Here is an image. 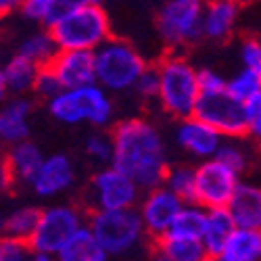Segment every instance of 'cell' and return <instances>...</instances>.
Instances as JSON below:
<instances>
[{"mask_svg":"<svg viewBox=\"0 0 261 261\" xmlns=\"http://www.w3.org/2000/svg\"><path fill=\"white\" fill-rule=\"evenodd\" d=\"M111 165L132 180L140 190L163 184L167 155L157 127L140 117H127L113 125Z\"/></svg>","mask_w":261,"mask_h":261,"instance_id":"1","label":"cell"},{"mask_svg":"<svg viewBox=\"0 0 261 261\" xmlns=\"http://www.w3.org/2000/svg\"><path fill=\"white\" fill-rule=\"evenodd\" d=\"M157 100L165 113L176 119L190 117L194 111V102L199 98L197 69L180 57L167 55L157 65Z\"/></svg>","mask_w":261,"mask_h":261,"instance_id":"2","label":"cell"},{"mask_svg":"<svg viewBox=\"0 0 261 261\" xmlns=\"http://www.w3.org/2000/svg\"><path fill=\"white\" fill-rule=\"evenodd\" d=\"M48 32L59 50H94L111 36V19L100 5L92 3L59 17Z\"/></svg>","mask_w":261,"mask_h":261,"instance_id":"3","label":"cell"},{"mask_svg":"<svg viewBox=\"0 0 261 261\" xmlns=\"http://www.w3.org/2000/svg\"><path fill=\"white\" fill-rule=\"evenodd\" d=\"M144 67L146 63L140 53L125 40L109 36L94 48V80L105 90L123 92L134 88V82Z\"/></svg>","mask_w":261,"mask_h":261,"instance_id":"4","label":"cell"},{"mask_svg":"<svg viewBox=\"0 0 261 261\" xmlns=\"http://www.w3.org/2000/svg\"><path fill=\"white\" fill-rule=\"evenodd\" d=\"M50 115L67 125L75 123H92L105 125L113 115V105L107 90L94 84H86L80 88H65L48 98Z\"/></svg>","mask_w":261,"mask_h":261,"instance_id":"5","label":"cell"},{"mask_svg":"<svg viewBox=\"0 0 261 261\" xmlns=\"http://www.w3.org/2000/svg\"><path fill=\"white\" fill-rule=\"evenodd\" d=\"M90 232L94 234L100 249L109 255H123L132 251L140 238L144 236V228L138 211L132 207L125 209H96L88 222Z\"/></svg>","mask_w":261,"mask_h":261,"instance_id":"6","label":"cell"},{"mask_svg":"<svg viewBox=\"0 0 261 261\" xmlns=\"http://www.w3.org/2000/svg\"><path fill=\"white\" fill-rule=\"evenodd\" d=\"M203 3L205 0H163L155 17V25L169 50H180L203 38Z\"/></svg>","mask_w":261,"mask_h":261,"instance_id":"7","label":"cell"},{"mask_svg":"<svg viewBox=\"0 0 261 261\" xmlns=\"http://www.w3.org/2000/svg\"><path fill=\"white\" fill-rule=\"evenodd\" d=\"M192 115L215 127L224 138H241L247 134L243 100L232 96L226 86L220 90L199 92Z\"/></svg>","mask_w":261,"mask_h":261,"instance_id":"8","label":"cell"},{"mask_svg":"<svg viewBox=\"0 0 261 261\" xmlns=\"http://www.w3.org/2000/svg\"><path fill=\"white\" fill-rule=\"evenodd\" d=\"M82 226V215L77 209L69 205H57L40 211L36 230L30 236V249L32 253L40 255H57L59 249L67 243V238Z\"/></svg>","mask_w":261,"mask_h":261,"instance_id":"9","label":"cell"},{"mask_svg":"<svg viewBox=\"0 0 261 261\" xmlns=\"http://www.w3.org/2000/svg\"><path fill=\"white\" fill-rule=\"evenodd\" d=\"M241 176L217 159L209 157L194 169V199L192 203H199L205 209L226 207L232 192L236 190Z\"/></svg>","mask_w":261,"mask_h":261,"instance_id":"10","label":"cell"},{"mask_svg":"<svg viewBox=\"0 0 261 261\" xmlns=\"http://www.w3.org/2000/svg\"><path fill=\"white\" fill-rule=\"evenodd\" d=\"M140 188L125 173L113 165L100 169L90 182V201L96 209H125L134 207Z\"/></svg>","mask_w":261,"mask_h":261,"instance_id":"11","label":"cell"},{"mask_svg":"<svg viewBox=\"0 0 261 261\" xmlns=\"http://www.w3.org/2000/svg\"><path fill=\"white\" fill-rule=\"evenodd\" d=\"M182 199H178L169 188H165L163 184L146 190V197L142 199L140 205V222L144 232L153 238H159L161 234H165L171 226V220L176 217L178 209L182 207Z\"/></svg>","mask_w":261,"mask_h":261,"instance_id":"12","label":"cell"},{"mask_svg":"<svg viewBox=\"0 0 261 261\" xmlns=\"http://www.w3.org/2000/svg\"><path fill=\"white\" fill-rule=\"evenodd\" d=\"M55 73L61 88H80L86 84H94V50H57L46 63Z\"/></svg>","mask_w":261,"mask_h":261,"instance_id":"13","label":"cell"},{"mask_svg":"<svg viewBox=\"0 0 261 261\" xmlns=\"http://www.w3.org/2000/svg\"><path fill=\"white\" fill-rule=\"evenodd\" d=\"M73 163L67 155H50L42 159L30 184L40 197H57L73 184Z\"/></svg>","mask_w":261,"mask_h":261,"instance_id":"14","label":"cell"},{"mask_svg":"<svg viewBox=\"0 0 261 261\" xmlns=\"http://www.w3.org/2000/svg\"><path fill=\"white\" fill-rule=\"evenodd\" d=\"M176 140L192 157L209 159V157L215 155V150L220 148L224 136L217 132L215 127H211L209 123L190 115V117L182 119L178 132H176Z\"/></svg>","mask_w":261,"mask_h":261,"instance_id":"15","label":"cell"},{"mask_svg":"<svg viewBox=\"0 0 261 261\" xmlns=\"http://www.w3.org/2000/svg\"><path fill=\"white\" fill-rule=\"evenodd\" d=\"M238 13H241L238 0H207V3H203V17H201L203 38L213 42L230 38L238 21Z\"/></svg>","mask_w":261,"mask_h":261,"instance_id":"16","label":"cell"},{"mask_svg":"<svg viewBox=\"0 0 261 261\" xmlns=\"http://www.w3.org/2000/svg\"><path fill=\"white\" fill-rule=\"evenodd\" d=\"M226 209H228L236 228L259 230V226H261V190L253 184L238 182Z\"/></svg>","mask_w":261,"mask_h":261,"instance_id":"17","label":"cell"},{"mask_svg":"<svg viewBox=\"0 0 261 261\" xmlns=\"http://www.w3.org/2000/svg\"><path fill=\"white\" fill-rule=\"evenodd\" d=\"M234 222L228 213L226 207H215V209H207V217H205V228L201 234V245L205 249V257L207 259H217L220 251L226 243V238L230 236V232L234 230Z\"/></svg>","mask_w":261,"mask_h":261,"instance_id":"18","label":"cell"},{"mask_svg":"<svg viewBox=\"0 0 261 261\" xmlns=\"http://www.w3.org/2000/svg\"><path fill=\"white\" fill-rule=\"evenodd\" d=\"M261 257V232L255 228H234L220 251L222 261H257Z\"/></svg>","mask_w":261,"mask_h":261,"instance_id":"19","label":"cell"},{"mask_svg":"<svg viewBox=\"0 0 261 261\" xmlns=\"http://www.w3.org/2000/svg\"><path fill=\"white\" fill-rule=\"evenodd\" d=\"M155 255L165 261H201L205 257V249L199 238H188L178 234H161L155 238Z\"/></svg>","mask_w":261,"mask_h":261,"instance_id":"20","label":"cell"},{"mask_svg":"<svg viewBox=\"0 0 261 261\" xmlns=\"http://www.w3.org/2000/svg\"><path fill=\"white\" fill-rule=\"evenodd\" d=\"M30 113L32 102L25 98L11 100L0 111V138L7 142H19L30 134Z\"/></svg>","mask_w":261,"mask_h":261,"instance_id":"21","label":"cell"},{"mask_svg":"<svg viewBox=\"0 0 261 261\" xmlns=\"http://www.w3.org/2000/svg\"><path fill=\"white\" fill-rule=\"evenodd\" d=\"M57 257L63 261H102V259H107V253L96 243L90 228L80 226L67 238V243L59 249Z\"/></svg>","mask_w":261,"mask_h":261,"instance_id":"22","label":"cell"},{"mask_svg":"<svg viewBox=\"0 0 261 261\" xmlns=\"http://www.w3.org/2000/svg\"><path fill=\"white\" fill-rule=\"evenodd\" d=\"M40 69V65L30 61L28 57L15 53L5 65H3V73L7 82V90L15 94H23L34 88V80Z\"/></svg>","mask_w":261,"mask_h":261,"instance_id":"23","label":"cell"},{"mask_svg":"<svg viewBox=\"0 0 261 261\" xmlns=\"http://www.w3.org/2000/svg\"><path fill=\"white\" fill-rule=\"evenodd\" d=\"M42 153H40V148L30 142V140H19V142H13V148H11V153L7 157L9 161V167L13 171V178L17 180H23V182H30L32 176L36 173L38 165L42 163Z\"/></svg>","mask_w":261,"mask_h":261,"instance_id":"24","label":"cell"},{"mask_svg":"<svg viewBox=\"0 0 261 261\" xmlns=\"http://www.w3.org/2000/svg\"><path fill=\"white\" fill-rule=\"evenodd\" d=\"M205 217H207V209L201 207L199 203H182L176 217L171 220V226L167 232L178 236H188V238H199L201 241Z\"/></svg>","mask_w":261,"mask_h":261,"instance_id":"25","label":"cell"},{"mask_svg":"<svg viewBox=\"0 0 261 261\" xmlns=\"http://www.w3.org/2000/svg\"><path fill=\"white\" fill-rule=\"evenodd\" d=\"M57 44L55 40L50 36V32H38V34H32L28 36L23 42L19 44L17 53L28 57L30 61H34L36 65H40V67H44V65L55 57L57 53Z\"/></svg>","mask_w":261,"mask_h":261,"instance_id":"26","label":"cell"},{"mask_svg":"<svg viewBox=\"0 0 261 261\" xmlns=\"http://www.w3.org/2000/svg\"><path fill=\"white\" fill-rule=\"evenodd\" d=\"M38 217H40V209H36V207H21V209L13 211L9 217H5L3 234L28 243L32 232L36 230Z\"/></svg>","mask_w":261,"mask_h":261,"instance_id":"27","label":"cell"},{"mask_svg":"<svg viewBox=\"0 0 261 261\" xmlns=\"http://www.w3.org/2000/svg\"><path fill=\"white\" fill-rule=\"evenodd\" d=\"M163 186L169 188L184 203H192L194 199V169L190 167H167Z\"/></svg>","mask_w":261,"mask_h":261,"instance_id":"28","label":"cell"},{"mask_svg":"<svg viewBox=\"0 0 261 261\" xmlns=\"http://www.w3.org/2000/svg\"><path fill=\"white\" fill-rule=\"evenodd\" d=\"M226 90L238 100H247L249 96L261 92V71L243 67L232 80H226Z\"/></svg>","mask_w":261,"mask_h":261,"instance_id":"29","label":"cell"},{"mask_svg":"<svg viewBox=\"0 0 261 261\" xmlns=\"http://www.w3.org/2000/svg\"><path fill=\"white\" fill-rule=\"evenodd\" d=\"M213 159H217L220 163H224L226 167H230L232 171H236L238 176H241V173L247 169V165H249V159L245 155V150L241 146H236L232 142H224V140H222L220 148L215 150Z\"/></svg>","mask_w":261,"mask_h":261,"instance_id":"30","label":"cell"},{"mask_svg":"<svg viewBox=\"0 0 261 261\" xmlns=\"http://www.w3.org/2000/svg\"><path fill=\"white\" fill-rule=\"evenodd\" d=\"M32 257V249L25 241L0 234V261H23Z\"/></svg>","mask_w":261,"mask_h":261,"instance_id":"31","label":"cell"},{"mask_svg":"<svg viewBox=\"0 0 261 261\" xmlns=\"http://www.w3.org/2000/svg\"><path fill=\"white\" fill-rule=\"evenodd\" d=\"M245 107V123H247V134L259 138L261 136V92L249 96L243 100Z\"/></svg>","mask_w":261,"mask_h":261,"instance_id":"32","label":"cell"},{"mask_svg":"<svg viewBox=\"0 0 261 261\" xmlns=\"http://www.w3.org/2000/svg\"><path fill=\"white\" fill-rule=\"evenodd\" d=\"M86 153L88 157H92L94 161H111V153H113V144L111 138L105 134H92L86 140Z\"/></svg>","mask_w":261,"mask_h":261,"instance_id":"33","label":"cell"},{"mask_svg":"<svg viewBox=\"0 0 261 261\" xmlns=\"http://www.w3.org/2000/svg\"><path fill=\"white\" fill-rule=\"evenodd\" d=\"M32 90H36L40 96H44V98H50V96H55L59 90H63L61 88V84H59V80L55 77V73L46 67H40L38 69V73H36V80H34V88Z\"/></svg>","mask_w":261,"mask_h":261,"instance_id":"34","label":"cell"},{"mask_svg":"<svg viewBox=\"0 0 261 261\" xmlns=\"http://www.w3.org/2000/svg\"><path fill=\"white\" fill-rule=\"evenodd\" d=\"M92 3L100 5V0H50V9H48V15H46V19H44V25L48 28L53 21H57L59 17L67 15V13H71V11L80 9V7L92 5Z\"/></svg>","mask_w":261,"mask_h":261,"instance_id":"35","label":"cell"},{"mask_svg":"<svg viewBox=\"0 0 261 261\" xmlns=\"http://www.w3.org/2000/svg\"><path fill=\"white\" fill-rule=\"evenodd\" d=\"M157 69H155V65L153 67H146L140 71V75H138V80L134 82V88H136V92L142 96V98H155L157 96Z\"/></svg>","mask_w":261,"mask_h":261,"instance_id":"36","label":"cell"},{"mask_svg":"<svg viewBox=\"0 0 261 261\" xmlns=\"http://www.w3.org/2000/svg\"><path fill=\"white\" fill-rule=\"evenodd\" d=\"M48 9H50V0H21L19 3L21 15L30 21H40V23H44Z\"/></svg>","mask_w":261,"mask_h":261,"instance_id":"37","label":"cell"},{"mask_svg":"<svg viewBox=\"0 0 261 261\" xmlns=\"http://www.w3.org/2000/svg\"><path fill=\"white\" fill-rule=\"evenodd\" d=\"M241 59L245 67L261 71V44L257 38H247L241 46Z\"/></svg>","mask_w":261,"mask_h":261,"instance_id":"38","label":"cell"},{"mask_svg":"<svg viewBox=\"0 0 261 261\" xmlns=\"http://www.w3.org/2000/svg\"><path fill=\"white\" fill-rule=\"evenodd\" d=\"M197 82H199V92H211V90H220L226 86V80L213 71V69H201L197 71Z\"/></svg>","mask_w":261,"mask_h":261,"instance_id":"39","label":"cell"},{"mask_svg":"<svg viewBox=\"0 0 261 261\" xmlns=\"http://www.w3.org/2000/svg\"><path fill=\"white\" fill-rule=\"evenodd\" d=\"M13 171L9 167V161L7 159H0V192H7L11 186H13Z\"/></svg>","mask_w":261,"mask_h":261,"instance_id":"40","label":"cell"},{"mask_svg":"<svg viewBox=\"0 0 261 261\" xmlns=\"http://www.w3.org/2000/svg\"><path fill=\"white\" fill-rule=\"evenodd\" d=\"M19 3H21V0H0V17H5V15L17 11Z\"/></svg>","mask_w":261,"mask_h":261,"instance_id":"41","label":"cell"},{"mask_svg":"<svg viewBox=\"0 0 261 261\" xmlns=\"http://www.w3.org/2000/svg\"><path fill=\"white\" fill-rule=\"evenodd\" d=\"M9 90H7V82H5V73H3V65H0V102L7 98Z\"/></svg>","mask_w":261,"mask_h":261,"instance_id":"42","label":"cell"},{"mask_svg":"<svg viewBox=\"0 0 261 261\" xmlns=\"http://www.w3.org/2000/svg\"><path fill=\"white\" fill-rule=\"evenodd\" d=\"M3 226H5V217H0V234H3Z\"/></svg>","mask_w":261,"mask_h":261,"instance_id":"43","label":"cell"}]
</instances>
